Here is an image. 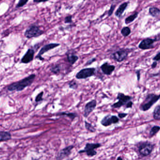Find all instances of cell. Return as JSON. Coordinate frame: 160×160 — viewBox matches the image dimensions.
<instances>
[{"instance_id":"cell-23","label":"cell","mask_w":160,"mask_h":160,"mask_svg":"<svg viewBox=\"0 0 160 160\" xmlns=\"http://www.w3.org/2000/svg\"><path fill=\"white\" fill-rule=\"evenodd\" d=\"M153 117L155 120H160V105H158L154 109L153 113Z\"/></svg>"},{"instance_id":"cell-33","label":"cell","mask_w":160,"mask_h":160,"mask_svg":"<svg viewBox=\"0 0 160 160\" xmlns=\"http://www.w3.org/2000/svg\"><path fill=\"white\" fill-rule=\"evenodd\" d=\"M153 60L155 61H160V52L157 53L156 55L154 58H153Z\"/></svg>"},{"instance_id":"cell-32","label":"cell","mask_w":160,"mask_h":160,"mask_svg":"<svg viewBox=\"0 0 160 160\" xmlns=\"http://www.w3.org/2000/svg\"><path fill=\"white\" fill-rule=\"evenodd\" d=\"M96 61V58H93L92 59H90L89 61H87L86 63L85 64V66H87L90 65L91 64H92V63L95 62Z\"/></svg>"},{"instance_id":"cell-42","label":"cell","mask_w":160,"mask_h":160,"mask_svg":"<svg viewBox=\"0 0 160 160\" xmlns=\"http://www.w3.org/2000/svg\"><path fill=\"white\" fill-rule=\"evenodd\" d=\"M73 160V159H70V160Z\"/></svg>"},{"instance_id":"cell-28","label":"cell","mask_w":160,"mask_h":160,"mask_svg":"<svg viewBox=\"0 0 160 160\" xmlns=\"http://www.w3.org/2000/svg\"><path fill=\"white\" fill-rule=\"evenodd\" d=\"M29 1V0H19L18 3L16 4V7L17 9V8L22 7L26 4Z\"/></svg>"},{"instance_id":"cell-37","label":"cell","mask_w":160,"mask_h":160,"mask_svg":"<svg viewBox=\"0 0 160 160\" xmlns=\"http://www.w3.org/2000/svg\"><path fill=\"white\" fill-rule=\"evenodd\" d=\"M50 0H33V2L34 3H39L41 2H47Z\"/></svg>"},{"instance_id":"cell-24","label":"cell","mask_w":160,"mask_h":160,"mask_svg":"<svg viewBox=\"0 0 160 160\" xmlns=\"http://www.w3.org/2000/svg\"><path fill=\"white\" fill-rule=\"evenodd\" d=\"M131 33V30L129 27H124L121 30V33L124 37H127L130 35Z\"/></svg>"},{"instance_id":"cell-25","label":"cell","mask_w":160,"mask_h":160,"mask_svg":"<svg viewBox=\"0 0 160 160\" xmlns=\"http://www.w3.org/2000/svg\"><path fill=\"white\" fill-rule=\"evenodd\" d=\"M85 127L87 130L91 132H95L96 131V129L90 123L87 122L86 121H84Z\"/></svg>"},{"instance_id":"cell-13","label":"cell","mask_w":160,"mask_h":160,"mask_svg":"<svg viewBox=\"0 0 160 160\" xmlns=\"http://www.w3.org/2000/svg\"><path fill=\"white\" fill-rule=\"evenodd\" d=\"M75 147L74 145L67 147L60 150L57 156V160H62L66 157H68L71 154V151Z\"/></svg>"},{"instance_id":"cell-35","label":"cell","mask_w":160,"mask_h":160,"mask_svg":"<svg viewBox=\"0 0 160 160\" xmlns=\"http://www.w3.org/2000/svg\"><path fill=\"white\" fill-rule=\"evenodd\" d=\"M128 115V113H119L118 114V117L120 119H123L126 117Z\"/></svg>"},{"instance_id":"cell-39","label":"cell","mask_w":160,"mask_h":160,"mask_svg":"<svg viewBox=\"0 0 160 160\" xmlns=\"http://www.w3.org/2000/svg\"><path fill=\"white\" fill-rule=\"evenodd\" d=\"M158 75H159V74H152V77H155V76H157Z\"/></svg>"},{"instance_id":"cell-7","label":"cell","mask_w":160,"mask_h":160,"mask_svg":"<svg viewBox=\"0 0 160 160\" xmlns=\"http://www.w3.org/2000/svg\"><path fill=\"white\" fill-rule=\"evenodd\" d=\"M154 145L148 141L139 143L138 146L139 153L142 156H149L153 151Z\"/></svg>"},{"instance_id":"cell-38","label":"cell","mask_w":160,"mask_h":160,"mask_svg":"<svg viewBox=\"0 0 160 160\" xmlns=\"http://www.w3.org/2000/svg\"><path fill=\"white\" fill-rule=\"evenodd\" d=\"M157 61H154V62L152 63V64H151V68L152 69H154V68H156V67H157Z\"/></svg>"},{"instance_id":"cell-20","label":"cell","mask_w":160,"mask_h":160,"mask_svg":"<svg viewBox=\"0 0 160 160\" xmlns=\"http://www.w3.org/2000/svg\"><path fill=\"white\" fill-rule=\"evenodd\" d=\"M148 12L151 16L155 18H157L160 16V9L156 7H150Z\"/></svg>"},{"instance_id":"cell-41","label":"cell","mask_w":160,"mask_h":160,"mask_svg":"<svg viewBox=\"0 0 160 160\" xmlns=\"http://www.w3.org/2000/svg\"><path fill=\"white\" fill-rule=\"evenodd\" d=\"M39 160L38 159H32V160Z\"/></svg>"},{"instance_id":"cell-21","label":"cell","mask_w":160,"mask_h":160,"mask_svg":"<svg viewBox=\"0 0 160 160\" xmlns=\"http://www.w3.org/2000/svg\"><path fill=\"white\" fill-rule=\"evenodd\" d=\"M139 14V12L136 11L135 13L132 14L131 15H130L129 16H127L125 20V24L128 25L133 22L138 17Z\"/></svg>"},{"instance_id":"cell-29","label":"cell","mask_w":160,"mask_h":160,"mask_svg":"<svg viewBox=\"0 0 160 160\" xmlns=\"http://www.w3.org/2000/svg\"><path fill=\"white\" fill-rule=\"evenodd\" d=\"M43 95H44V92L41 91L39 94H37V96L35 97V102H41L43 101Z\"/></svg>"},{"instance_id":"cell-26","label":"cell","mask_w":160,"mask_h":160,"mask_svg":"<svg viewBox=\"0 0 160 160\" xmlns=\"http://www.w3.org/2000/svg\"><path fill=\"white\" fill-rule=\"evenodd\" d=\"M68 85L70 89H73V90H76L77 89L78 87V86H79L78 82L74 79L71 80L70 81H69Z\"/></svg>"},{"instance_id":"cell-4","label":"cell","mask_w":160,"mask_h":160,"mask_svg":"<svg viewBox=\"0 0 160 160\" xmlns=\"http://www.w3.org/2000/svg\"><path fill=\"white\" fill-rule=\"evenodd\" d=\"M44 31L41 30L40 26L33 24L28 27L25 32V36L27 39L37 37L43 35Z\"/></svg>"},{"instance_id":"cell-36","label":"cell","mask_w":160,"mask_h":160,"mask_svg":"<svg viewBox=\"0 0 160 160\" xmlns=\"http://www.w3.org/2000/svg\"><path fill=\"white\" fill-rule=\"evenodd\" d=\"M135 74L136 75L138 81H140V79H141V70H137L136 71Z\"/></svg>"},{"instance_id":"cell-17","label":"cell","mask_w":160,"mask_h":160,"mask_svg":"<svg viewBox=\"0 0 160 160\" xmlns=\"http://www.w3.org/2000/svg\"><path fill=\"white\" fill-rule=\"evenodd\" d=\"M67 60L69 63L73 65L79 60V57L74 53L69 52L66 53Z\"/></svg>"},{"instance_id":"cell-14","label":"cell","mask_w":160,"mask_h":160,"mask_svg":"<svg viewBox=\"0 0 160 160\" xmlns=\"http://www.w3.org/2000/svg\"><path fill=\"white\" fill-rule=\"evenodd\" d=\"M35 51L32 49H28L24 56L22 57L21 60V63L24 64H28L31 62L34 59Z\"/></svg>"},{"instance_id":"cell-3","label":"cell","mask_w":160,"mask_h":160,"mask_svg":"<svg viewBox=\"0 0 160 160\" xmlns=\"http://www.w3.org/2000/svg\"><path fill=\"white\" fill-rule=\"evenodd\" d=\"M131 49L121 48L114 52L111 55V58L117 62H121L126 60Z\"/></svg>"},{"instance_id":"cell-1","label":"cell","mask_w":160,"mask_h":160,"mask_svg":"<svg viewBox=\"0 0 160 160\" xmlns=\"http://www.w3.org/2000/svg\"><path fill=\"white\" fill-rule=\"evenodd\" d=\"M36 78L35 74H31L19 81L11 84L7 87V90L10 91H21L25 88L32 84Z\"/></svg>"},{"instance_id":"cell-2","label":"cell","mask_w":160,"mask_h":160,"mask_svg":"<svg viewBox=\"0 0 160 160\" xmlns=\"http://www.w3.org/2000/svg\"><path fill=\"white\" fill-rule=\"evenodd\" d=\"M160 98V94L157 95L153 93L147 94L143 101L140 105V110L143 111H147L158 101Z\"/></svg>"},{"instance_id":"cell-6","label":"cell","mask_w":160,"mask_h":160,"mask_svg":"<svg viewBox=\"0 0 160 160\" xmlns=\"http://www.w3.org/2000/svg\"><path fill=\"white\" fill-rule=\"evenodd\" d=\"M132 97L127 96L124 94V93L119 92L117 94L116 99L118 100L117 102L112 104L111 105V107L114 109L120 108L123 106L126 105L128 102L132 100Z\"/></svg>"},{"instance_id":"cell-11","label":"cell","mask_w":160,"mask_h":160,"mask_svg":"<svg viewBox=\"0 0 160 160\" xmlns=\"http://www.w3.org/2000/svg\"><path fill=\"white\" fill-rule=\"evenodd\" d=\"M119 121L120 119L117 116L108 114L104 117V118L101 121L100 123L102 126L107 127L111 126L112 124H117Z\"/></svg>"},{"instance_id":"cell-15","label":"cell","mask_w":160,"mask_h":160,"mask_svg":"<svg viewBox=\"0 0 160 160\" xmlns=\"http://www.w3.org/2000/svg\"><path fill=\"white\" fill-rule=\"evenodd\" d=\"M100 69L104 75L111 76L115 70V66L111 65L108 62H106L101 66Z\"/></svg>"},{"instance_id":"cell-9","label":"cell","mask_w":160,"mask_h":160,"mask_svg":"<svg viewBox=\"0 0 160 160\" xmlns=\"http://www.w3.org/2000/svg\"><path fill=\"white\" fill-rule=\"evenodd\" d=\"M160 40V39H158V37H156L155 39H152L150 37L146 38L140 42L138 47L142 50L153 49L155 47L154 46L155 42L158 41Z\"/></svg>"},{"instance_id":"cell-8","label":"cell","mask_w":160,"mask_h":160,"mask_svg":"<svg viewBox=\"0 0 160 160\" xmlns=\"http://www.w3.org/2000/svg\"><path fill=\"white\" fill-rule=\"evenodd\" d=\"M96 68L95 67H87L83 68L76 74V78L78 80H82L90 78L96 74Z\"/></svg>"},{"instance_id":"cell-19","label":"cell","mask_w":160,"mask_h":160,"mask_svg":"<svg viewBox=\"0 0 160 160\" xmlns=\"http://www.w3.org/2000/svg\"><path fill=\"white\" fill-rule=\"evenodd\" d=\"M56 116L60 117H69L72 121L74 120L76 117H78V115H77V113L70 112H58V113L56 114Z\"/></svg>"},{"instance_id":"cell-12","label":"cell","mask_w":160,"mask_h":160,"mask_svg":"<svg viewBox=\"0 0 160 160\" xmlns=\"http://www.w3.org/2000/svg\"><path fill=\"white\" fill-rule=\"evenodd\" d=\"M97 105V102L96 99H93L90 101L86 104L83 111V116L87 118L90 115L91 112L96 108Z\"/></svg>"},{"instance_id":"cell-27","label":"cell","mask_w":160,"mask_h":160,"mask_svg":"<svg viewBox=\"0 0 160 160\" xmlns=\"http://www.w3.org/2000/svg\"><path fill=\"white\" fill-rule=\"evenodd\" d=\"M160 130V126H154L152 127L150 132V135L151 137L153 136Z\"/></svg>"},{"instance_id":"cell-18","label":"cell","mask_w":160,"mask_h":160,"mask_svg":"<svg viewBox=\"0 0 160 160\" xmlns=\"http://www.w3.org/2000/svg\"><path fill=\"white\" fill-rule=\"evenodd\" d=\"M11 139L12 135L9 132L0 131V142L7 141Z\"/></svg>"},{"instance_id":"cell-5","label":"cell","mask_w":160,"mask_h":160,"mask_svg":"<svg viewBox=\"0 0 160 160\" xmlns=\"http://www.w3.org/2000/svg\"><path fill=\"white\" fill-rule=\"evenodd\" d=\"M102 146L100 143H87L83 150L79 151L78 153L82 154L85 153L87 156L89 157H93L97 154V152L96 150Z\"/></svg>"},{"instance_id":"cell-40","label":"cell","mask_w":160,"mask_h":160,"mask_svg":"<svg viewBox=\"0 0 160 160\" xmlns=\"http://www.w3.org/2000/svg\"><path fill=\"white\" fill-rule=\"evenodd\" d=\"M117 160H123L121 157H120H120H118V158H117Z\"/></svg>"},{"instance_id":"cell-16","label":"cell","mask_w":160,"mask_h":160,"mask_svg":"<svg viewBox=\"0 0 160 160\" xmlns=\"http://www.w3.org/2000/svg\"><path fill=\"white\" fill-rule=\"evenodd\" d=\"M129 4V1H126V2H124L123 3H122L119 6L117 10L115 12V14H114L115 16L117 18H119V19H120L122 17L123 13L125 12V11L127 9Z\"/></svg>"},{"instance_id":"cell-30","label":"cell","mask_w":160,"mask_h":160,"mask_svg":"<svg viewBox=\"0 0 160 160\" xmlns=\"http://www.w3.org/2000/svg\"><path fill=\"white\" fill-rule=\"evenodd\" d=\"M116 7V5L114 4H112L111 5L110 9L108 11V16H112L113 12H114V10H115Z\"/></svg>"},{"instance_id":"cell-10","label":"cell","mask_w":160,"mask_h":160,"mask_svg":"<svg viewBox=\"0 0 160 160\" xmlns=\"http://www.w3.org/2000/svg\"><path fill=\"white\" fill-rule=\"evenodd\" d=\"M61 44L59 43H49L45 45L41 48L39 52V53L36 56V59H38L41 61H44L45 60L44 58L42 57V55H44L46 52L51 50L52 49H55L56 47L60 46Z\"/></svg>"},{"instance_id":"cell-34","label":"cell","mask_w":160,"mask_h":160,"mask_svg":"<svg viewBox=\"0 0 160 160\" xmlns=\"http://www.w3.org/2000/svg\"><path fill=\"white\" fill-rule=\"evenodd\" d=\"M133 103L132 101H130L128 102L127 104L125 106H126V109H128V108H132V105H133Z\"/></svg>"},{"instance_id":"cell-22","label":"cell","mask_w":160,"mask_h":160,"mask_svg":"<svg viewBox=\"0 0 160 160\" xmlns=\"http://www.w3.org/2000/svg\"><path fill=\"white\" fill-rule=\"evenodd\" d=\"M50 70L55 75H58L61 73V66L60 64H55L51 67Z\"/></svg>"},{"instance_id":"cell-31","label":"cell","mask_w":160,"mask_h":160,"mask_svg":"<svg viewBox=\"0 0 160 160\" xmlns=\"http://www.w3.org/2000/svg\"><path fill=\"white\" fill-rule=\"evenodd\" d=\"M72 15H68L67 16H66L64 18V22L66 24H71L73 22L72 21Z\"/></svg>"}]
</instances>
